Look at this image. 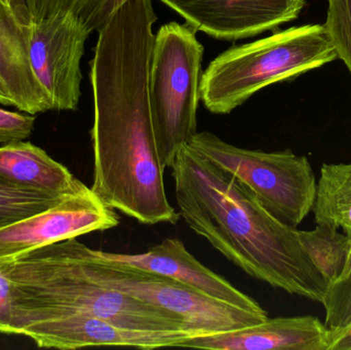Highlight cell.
Listing matches in <instances>:
<instances>
[{
    "mask_svg": "<svg viewBox=\"0 0 351 350\" xmlns=\"http://www.w3.org/2000/svg\"><path fill=\"white\" fill-rule=\"evenodd\" d=\"M298 234L301 246L328 287L348 277L351 271L350 236L325 224H317L313 230H299Z\"/></svg>",
    "mask_w": 351,
    "mask_h": 350,
    "instance_id": "e0dca14e",
    "label": "cell"
},
{
    "mask_svg": "<svg viewBox=\"0 0 351 350\" xmlns=\"http://www.w3.org/2000/svg\"><path fill=\"white\" fill-rule=\"evenodd\" d=\"M187 145L234 177L284 223L297 227L313 211L317 183L306 156L245 149L206 131L196 133Z\"/></svg>",
    "mask_w": 351,
    "mask_h": 350,
    "instance_id": "8992f818",
    "label": "cell"
},
{
    "mask_svg": "<svg viewBox=\"0 0 351 350\" xmlns=\"http://www.w3.org/2000/svg\"><path fill=\"white\" fill-rule=\"evenodd\" d=\"M119 218L88 187L53 207L0 226V259L18 258L62 240L117 227Z\"/></svg>",
    "mask_w": 351,
    "mask_h": 350,
    "instance_id": "9c48e42d",
    "label": "cell"
},
{
    "mask_svg": "<svg viewBox=\"0 0 351 350\" xmlns=\"http://www.w3.org/2000/svg\"><path fill=\"white\" fill-rule=\"evenodd\" d=\"M337 58L325 25L291 27L215 58L202 72L200 100L210 112L229 114L262 88Z\"/></svg>",
    "mask_w": 351,
    "mask_h": 350,
    "instance_id": "277c9868",
    "label": "cell"
},
{
    "mask_svg": "<svg viewBox=\"0 0 351 350\" xmlns=\"http://www.w3.org/2000/svg\"><path fill=\"white\" fill-rule=\"evenodd\" d=\"M180 217L247 275L323 303L328 285L299 230L274 217L234 177L186 144L171 166Z\"/></svg>",
    "mask_w": 351,
    "mask_h": 350,
    "instance_id": "7a4b0ae2",
    "label": "cell"
},
{
    "mask_svg": "<svg viewBox=\"0 0 351 350\" xmlns=\"http://www.w3.org/2000/svg\"><path fill=\"white\" fill-rule=\"evenodd\" d=\"M64 197L0 182V226L45 211Z\"/></svg>",
    "mask_w": 351,
    "mask_h": 350,
    "instance_id": "d6986e66",
    "label": "cell"
},
{
    "mask_svg": "<svg viewBox=\"0 0 351 350\" xmlns=\"http://www.w3.org/2000/svg\"><path fill=\"white\" fill-rule=\"evenodd\" d=\"M152 0H125L98 31L90 61L94 125L93 192L145 225L174 224L179 212L165 187L149 102Z\"/></svg>",
    "mask_w": 351,
    "mask_h": 350,
    "instance_id": "6da1fadb",
    "label": "cell"
},
{
    "mask_svg": "<svg viewBox=\"0 0 351 350\" xmlns=\"http://www.w3.org/2000/svg\"><path fill=\"white\" fill-rule=\"evenodd\" d=\"M313 212L315 224L341 228L351 238V162L323 164Z\"/></svg>",
    "mask_w": 351,
    "mask_h": 350,
    "instance_id": "2e32d148",
    "label": "cell"
},
{
    "mask_svg": "<svg viewBox=\"0 0 351 350\" xmlns=\"http://www.w3.org/2000/svg\"><path fill=\"white\" fill-rule=\"evenodd\" d=\"M21 336L28 337L43 349L127 347L156 349L180 347L197 335L183 331L140 330L90 314H73L28 325Z\"/></svg>",
    "mask_w": 351,
    "mask_h": 350,
    "instance_id": "8fae6325",
    "label": "cell"
},
{
    "mask_svg": "<svg viewBox=\"0 0 351 350\" xmlns=\"http://www.w3.org/2000/svg\"><path fill=\"white\" fill-rule=\"evenodd\" d=\"M34 115L21 114L0 108V145L24 141L32 135Z\"/></svg>",
    "mask_w": 351,
    "mask_h": 350,
    "instance_id": "7402d4cb",
    "label": "cell"
},
{
    "mask_svg": "<svg viewBox=\"0 0 351 350\" xmlns=\"http://www.w3.org/2000/svg\"><path fill=\"white\" fill-rule=\"evenodd\" d=\"M22 24L31 67L51 110H76L82 96L80 64L90 29L72 12Z\"/></svg>",
    "mask_w": 351,
    "mask_h": 350,
    "instance_id": "ba28073f",
    "label": "cell"
},
{
    "mask_svg": "<svg viewBox=\"0 0 351 350\" xmlns=\"http://www.w3.org/2000/svg\"><path fill=\"white\" fill-rule=\"evenodd\" d=\"M196 31L235 41L298 18L305 0H160Z\"/></svg>",
    "mask_w": 351,
    "mask_h": 350,
    "instance_id": "30bf717a",
    "label": "cell"
},
{
    "mask_svg": "<svg viewBox=\"0 0 351 350\" xmlns=\"http://www.w3.org/2000/svg\"><path fill=\"white\" fill-rule=\"evenodd\" d=\"M14 335L33 323L84 314L129 328L189 330L168 310L110 289L90 277L74 256L68 240L8 260Z\"/></svg>",
    "mask_w": 351,
    "mask_h": 350,
    "instance_id": "3957f363",
    "label": "cell"
},
{
    "mask_svg": "<svg viewBox=\"0 0 351 350\" xmlns=\"http://www.w3.org/2000/svg\"><path fill=\"white\" fill-rule=\"evenodd\" d=\"M8 259H0V333L14 335L12 287L6 273Z\"/></svg>",
    "mask_w": 351,
    "mask_h": 350,
    "instance_id": "603a6c76",
    "label": "cell"
},
{
    "mask_svg": "<svg viewBox=\"0 0 351 350\" xmlns=\"http://www.w3.org/2000/svg\"><path fill=\"white\" fill-rule=\"evenodd\" d=\"M322 304L325 308L326 327L331 332L351 325V271L346 279L328 287Z\"/></svg>",
    "mask_w": 351,
    "mask_h": 350,
    "instance_id": "44dd1931",
    "label": "cell"
},
{
    "mask_svg": "<svg viewBox=\"0 0 351 350\" xmlns=\"http://www.w3.org/2000/svg\"><path fill=\"white\" fill-rule=\"evenodd\" d=\"M0 3L5 5L6 8L14 10V0H0Z\"/></svg>",
    "mask_w": 351,
    "mask_h": 350,
    "instance_id": "484cf974",
    "label": "cell"
},
{
    "mask_svg": "<svg viewBox=\"0 0 351 350\" xmlns=\"http://www.w3.org/2000/svg\"><path fill=\"white\" fill-rule=\"evenodd\" d=\"M325 27L331 37L337 57L351 74V0H327Z\"/></svg>",
    "mask_w": 351,
    "mask_h": 350,
    "instance_id": "ffe728a7",
    "label": "cell"
},
{
    "mask_svg": "<svg viewBox=\"0 0 351 350\" xmlns=\"http://www.w3.org/2000/svg\"><path fill=\"white\" fill-rule=\"evenodd\" d=\"M0 79L19 110L31 115L51 110L49 97L31 67L22 22L14 10L1 3Z\"/></svg>",
    "mask_w": 351,
    "mask_h": 350,
    "instance_id": "5bb4252c",
    "label": "cell"
},
{
    "mask_svg": "<svg viewBox=\"0 0 351 350\" xmlns=\"http://www.w3.org/2000/svg\"><path fill=\"white\" fill-rule=\"evenodd\" d=\"M331 332L311 316L269 318L230 332L190 338L180 347L210 350H329Z\"/></svg>",
    "mask_w": 351,
    "mask_h": 350,
    "instance_id": "4fadbf2b",
    "label": "cell"
},
{
    "mask_svg": "<svg viewBox=\"0 0 351 350\" xmlns=\"http://www.w3.org/2000/svg\"><path fill=\"white\" fill-rule=\"evenodd\" d=\"M125 0H14V10L22 23L37 22L56 14L72 12L90 32L99 31Z\"/></svg>",
    "mask_w": 351,
    "mask_h": 350,
    "instance_id": "ac0fdd59",
    "label": "cell"
},
{
    "mask_svg": "<svg viewBox=\"0 0 351 350\" xmlns=\"http://www.w3.org/2000/svg\"><path fill=\"white\" fill-rule=\"evenodd\" d=\"M329 350H351V325L342 330L331 332Z\"/></svg>",
    "mask_w": 351,
    "mask_h": 350,
    "instance_id": "cb8c5ba5",
    "label": "cell"
},
{
    "mask_svg": "<svg viewBox=\"0 0 351 350\" xmlns=\"http://www.w3.org/2000/svg\"><path fill=\"white\" fill-rule=\"evenodd\" d=\"M0 182L59 197L88 188L45 150L25 141L0 146Z\"/></svg>",
    "mask_w": 351,
    "mask_h": 350,
    "instance_id": "9a60e30c",
    "label": "cell"
},
{
    "mask_svg": "<svg viewBox=\"0 0 351 350\" xmlns=\"http://www.w3.org/2000/svg\"><path fill=\"white\" fill-rule=\"evenodd\" d=\"M188 24L162 25L154 36L149 102L158 155L171 168L178 151L197 133L204 45Z\"/></svg>",
    "mask_w": 351,
    "mask_h": 350,
    "instance_id": "5b68a950",
    "label": "cell"
},
{
    "mask_svg": "<svg viewBox=\"0 0 351 350\" xmlns=\"http://www.w3.org/2000/svg\"><path fill=\"white\" fill-rule=\"evenodd\" d=\"M97 253L111 262L129 265L141 271L170 277L178 283L224 303L256 314H267L256 300L245 295L226 279L202 264L193 255L188 252L185 245L179 238H166L160 244L152 247L141 254H121L99 250H97Z\"/></svg>",
    "mask_w": 351,
    "mask_h": 350,
    "instance_id": "7c38bea8",
    "label": "cell"
},
{
    "mask_svg": "<svg viewBox=\"0 0 351 350\" xmlns=\"http://www.w3.org/2000/svg\"><path fill=\"white\" fill-rule=\"evenodd\" d=\"M68 242L78 262L96 281L172 312L189 330L202 336L255 326L268 318V314H256L219 301L170 277L111 262L77 238Z\"/></svg>",
    "mask_w": 351,
    "mask_h": 350,
    "instance_id": "52a82bcc",
    "label": "cell"
},
{
    "mask_svg": "<svg viewBox=\"0 0 351 350\" xmlns=\"http://www.w3.org/2000/svg\"><path fill=\"white\" fill-rule=\"evenodd\" d=\"M0 104L4 105V106H12V100H10L1 79H0Z\"/></svg>",
    "mask_w": 351,
    "mask_h": 350,
    "instance_id": "d4e9b609",
    "label": "cell"
}]
</instances>
